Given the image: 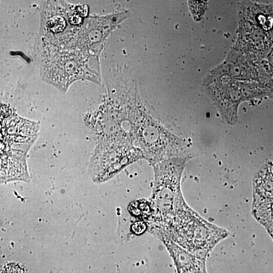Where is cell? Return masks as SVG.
Returning <instances> with one entry per match:
<instances>
[{"label": "cell", "instance_id": "cell-8", "mask_svg": "<svg viewBox=\"0 0 273 273\" xmlns=\"http://www.w3.org/2000/svg\"><path fill=\"white\" fill-rule=\"evenodd\" d=\"M1 273H26L24 267L17 263H9L2 269Z\"/></svg>", "mask_w": 273, "mask_h": 273}, {"label": "cell", "instance_id": "cell-4", "mask_svg": "<svg viewBox=\"0 0 273 273\" xmlns=\"http://www.w3.org/2000/svg\"><path fill=\"white\" fill-rule=\"evenodd\" d=\"M39 48L41 75L47 82L62 93L70 85L84 78V56L78 49L59 50L50 45L41 44Z\"/></svg>", "mask_w": 273, "mask_h": 273}, {"label": "cell", "instance_id": "cell-2", "mask_svg": "<svg viewBox=\"0 0 273 273\" xmlns=\"http://www.w3.org/2000/svg\"><path fill=\"white\" fill-rule=\"evenodd\" d=\"M159 231L182 248L206 260L214 247L229 236L227 230L204 219L191 208Z\"/></svg>", "mask_w": 273, "mask_h": 273}, {"label": "cell", "instance_id": "cell-3", "mask_svg": "<svg viewBox=\"0 0 273 273\" xmlns=\"http://www.w3.org/2000/svg\"><path fill=\"white\" fill-rule=\"evenodd\" d=\"M129 121L135 147L151 163L184 154L183 142L152 119L144 115Z\"/></svg>", "mask_w": 273, "mask_h": 273}, {"label": "cell", "instance_id": "cell-6", "mask_svg": "<svg viewBox=\"0 0 273 273\" xmlns=\"http://www.w3.org/2000/svg\"><path fill=\"white\" fill-rule=\"evenodd\" d=\"M221 79L254 81L261 84L256 65L243 53L233 47L224 61L209 71L205 79V84L207 86L215 80Z\"/></svg>", "mask_w": 273, "mask_h": 273}, {"label": "cell", "instance_id": "cell-5", "mask_svg": "<svg viewBox=\"0 0 273 273\" xmlns=\"http://www.w3.org/2000/svg\"><path fill=\"white\" fill-rule=\"evenodd\" d=\"M42 9L40 35L41 41L59 50H66L75 42L81 30L69 22L70 6L64 2L47 1Z\"/></svg>", "mask_w": 273, "mask_h": 273}, {"label": "cell", "instance_id": "cell-7", "mask_svg": "<svg viewBox=\"0 0 273 273\" xmlns=\"http://www.w3.org/2000/svg\"><path fill=\"white\" fill-rule=\"evenodd\" d=\"M190 12L196 21H199L203 17L208 7L206 1H189Z\"/></svg>", "mask_w": 273, "mask_h": 273}, {"label": "cell", "instance_id": "cell-1", "mask_svg": "<svg viewBox=\"0 0 273 273\" xmlns=\"http://www.w3.org/2000/svg\"><path fill=\"white\" fill-rule=\"evenodd\" d=\"M154 179L150 207L144 218L150 228L165 225L188 205L182 195L181 181L185 160L173 158L152 163Z\"/></svg>", "mask_w": 273, "mask_h": 273}]
</instances>
